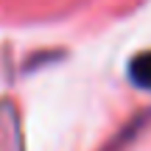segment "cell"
I'll use <instances>...</instances> for the list:
<instances>
[{"mask_svg": "<svg viewBox=\"0 0 151 151\" xmlns=\"http://www.w3.org/2000/svg\"><path fill=\"white\" fill-rule=\"evenodd\" d=\"M126 76L129 81L137 87V90H151V50H143V53H134L126 67Z\"/></svg>", "mask_w": 151, "mask_h": 151, "instance_id": "cell-1", "label": "cell"}]
</instances>
